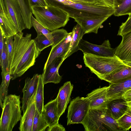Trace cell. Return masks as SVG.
Segmentation results:
<instances>
[{
  "instance_id": "cell-29",
  "label": "cell",
  "mask_w": 131,
  "mask_h": 131,
  "mask_svg": "<svg viewBox=\"0 0 131 131\" xmlns=\"http://www.w3.org/2000/svg\"><path fill=\"white\" fill-rule=\"evenodd\" d=\"M4 44L3 50L0 56V66L2 72L5 73L10 71L9 63L7 49V37L4 35Z\"/></svg>"
},
{
  "instance_id": "cell-16",
  "label": "cell",
  "mask_w": 131,
  "mask_h": 131,
  "mask_svg": "<svg viewBox=\"0 0 131 131\" xmlns=\"http://www.w3.org/2000/svg\"><path fill=\"white\" fill-rule=\"evenodd\" d=\"M122 40L115 48V54L123 61H131V31L122 36Z\"/></svg>"
},
{
  "instance_id": "cell-1",
  "label": "cell",
  "mask_w": 131,
  "mask_h": 131,
  "mask_svg": "<svg viewBox=\"0 0 131 131\" xmlns=\"http://www.w3.org/2000/svg\"><path fill=\"white\" fill-rule=\"evenodd\" d=\"M31 36V34L27 33L24 37L21 32L14 36L13 50L9 62L12 80L21 76L34 66L40 53Z\"/></svg>"
},
{
  "instance_id": "cell-20",
  "label": "cell",
  "mask_w": 131,
  "mask_h": 131,
  "mask_svg": "<svg viewBox=\"0 0 131 131\" xmlns=\"http://www.w3.org/2000/svg\"><path fill=\"white\" fill-rule=\"evenodd\" d=\"M131 78V67L125 65L104 77L103 80L111 84H116Z\"/></svg>"
},
{
  "instance_id": "cell-40",
  "label": "cell",
  "mask_w": 131,
  "mask_h": 131,
  "mask_svg": "<svg viewBox=\"0 0 131 131\" xmlns=\"http://www.w3.org/2000/svg\"><path fill=\"white\" fill-rule=\"evenodd\" d=\"M124 63L126 65L131 67V61H123Z\"/></svg>"
},
{
  "instance_id": "cell-13",
  "label": "cell",
  "mask_w": 131,
  "mask_h": 131,
  "mask_svg": "<svg viewBox=\"0 0 131 131\" xmlns=\"http://www.w3.org/2000/svg\"><path fill=\"white\" fill-rule=\"evenodd\" d=\"M73 88L70 81L66 82L61 87L57 97L58 115L60 117L64 112L69 102L70 96Z\"/></svg>"
},
{
  "instance_id": "cell-25",
  "label": "cell",
  "mask_w": 131,
  "mask_h": 131,
  "mask_svg": "<svg viewBox=\"0 0 131 131\" xmlns=\"http://www.w3.org/2000/svg\"><path fill=\"white\" fill-rule=\"evenodd\" d=\"M43 74H39V80L35 98L36 108L42 115L43 108Z\"/></svg>"
},
{
  "instance_id": "cell-15",
  "label": "cell",
  "mask_w": 131,
  "mask_h": 131,
  "mask_svg": "<svg viewBox=\"0 0 131 131\" xmlns=\"http://www.w3.org/2000/svg\"><path fill=\"white\" fill-rule=\"evenodd\" d=\"M72 34V32L69 33L68 36L57 44L52 46V48L44 67L50 63L57 57H61L64 59L69 47Z\"/></svg>"
},
{
  "instance_id": "cell-3",
  "label": "cell",
  "mask_w": 131,
  "mask_h": 131,
  "mask_svg": "<svg viewBox=\"0 0 131 131\" xmlns=\"http://www.w3.org/2000/svg\"><path fill=\"white\" fill-rule=\"evenodd\" d=\"M82 124L85 131H122L107 108H90Z\"/></svg>"
},
{
  "instance_id": "cell-22",
  "label": "cell",
  "mask_w": 131,
  "mask_h": 131,
  "mask_svg": "<svg viewBox=\"0 0 131 131\" xmlns=\"http://www.w3.org/2000/svg\"><path fill=\"white\" fill-rule=\"evenodd\" d=\"M71 40L68 50L65 55L64 60L79 50V43L85 34L81 27L78 24L73 27Z\"/></svg>"
},
{
  "instance_id": "cell-2",
  "label": "cell",
  "mask_w": 131,
  "mask_h": 131,
  "mask_svg": "<svg viewBox=\"0 0 131 131\" xmlns=\"http://www.w3.org/2000/svg\"><path fill=\"white\" fill-rule=\"evenodd\" d=\"M50 5L61 9L67 13L70 17L73 18L88 19L102 17H110L114 14L112 7L99 4L83 2L73 3L65 5L53 0H46Z\"/></svg>"
},
{
  "instance_id": "cell-37",
  "label": "cell",
  "mask_w": 131,
  "mask_h": 131,
  "mask_svg": "<svg viewBox=\"0 0 131 131\" xmlns=\"http://www.w3.org/2000/svg\"><path fill=\"white\" fill-rule=\"evenodd\" d=\"M4 35L1 31H0V56L2 54L4 44Z\"/></svg>"
},
{
  "instance_id": "cell-17",
  "label": "cell",
  "mask_w": 131,
  "mask_h": 131,
  "mask_svg": "<svg viewBox=\"0 0 131 131\" xmlns=\"http://www.w3.org/2000/svg\"><path fill=\"white\" fill-rule=\"evenodd\" d=\"M109 17H102L98 18L88 19H74L75 21L81 27L85 34L98 33L99 29Z\"/></svg>"
},
{
  "instance_id": "cell-30",
  "label": "cell",
  "mask_w": 131,
  "mask_h": 131,
  "mask_svg": "<svg viewBox=\"0 0 131 131\" xmlns=\"http://www.w3.org/2000/svg\"><path fill=\"white\" fill-rule=\"evenodd\" d=\"M33 40L40 52L47 47L53 45L52 42L41 33L37 34V37Z\"/></svg>"
},
{
  "instance_id": "cell-33",
  "label": "cell",
  "mask_w": 131,
  "mask_h": 131,
  "mask_svg": "<svg viewBox=\"0 0 131 131\" xmlns=\"http://www.w3.org/2000/svg\"><path fill=\"white\" fill-rule=\"evenodd\" d=\"M31 7L34 6H45L48 5L45 0H29Z\"/></svg>"
},
{
  "instance_id": "cell-35",
  "label": "cell",
  "mask_w": 131,
  "mask_h": 131,
  "mask_svg": "<svg viewBox=\"0 0 131 131\" xmlns=\"http://www.w3.org/2000/svg\"><path fill=\"white\" fill-rule=\"evenodd\" d=\"M48 131H66L65 128L60 124L58 123L50 127H48Z\"/></svg>"
},
{
  "instance_id": "cell-19",
  "label": "cell",
  "mask_w": 131,
  "mask_h": 131,
  "mask_svg": "<svg viewBox=\"0 0 131 131\" xmlns=\"http://www.w3.org/2000/svg\"><path fill=\"white\" fill-rule=\"evenodd\" d=\"M42 114L48 124V127L58 123L60 117L58 115L57 97L44 106Z\"/></svg>"
},
{
  "instance_id": "cell-9",
  "label": "cell",
  "mask_w": 131,
  "mask_h": 131,
  "mask_svg": "<svg viewBox=\"0 0 131 131\" xmlns=\"http://www.w3.org/2000/svg\"><path fill=\"white\" fill-rule=\"evenodd\" d=\"M79 50L81 51L83 53L109 57L116 56L115 49L111 47L108 40H105L101 45H97L91 43L82 39L79 42Z\"/></svg>"
},
{
  "instance_id": "cell-8",
  "label": "cell",
  "mask_w": 131,
  "mask_h": 131,
  "mask_svg": "<svg viewBox=\"0 0 131 131\" xmlns=\"http://www.w3.org/2000/svg\"><path fill=\"white\" fill-rule=\"evenodd\" d=\"M0 5L13 21L18 32L26 28L21 8L16 0H0Z\"/></svg>"
},
{
  "instance_id": "cell-34",
  "label": "cell",
  "mask_w": 131,
  "mask_h": 131,
  "mask_svg": "<svg viewBox=\"0 0 131 131\" xmlns=\"http://www.w3.org/2000/svg\"><path fill=\"white\" fill-rule=\"evenodd\" d=\"M115 1V0H95V3L114 8Z\"/></svg>"
},
{
  "instance_id": "cell-24",
  "label": "cell",
  "mask_w": 131,
  "mask_h": 131,
  "mask_svg": "<svg viewBox=\"0 0 131 131\" xmlns=\"http://www.w3.org/2000/svg\"><path fill=\"white\" fill-rule=\"evenodd\" d=\"M114 15L119 16L126 15L131 16V0H115Z\"/></svg>"
},
{
  "instance_id": "cell-28",
  "label": "cell",
  "mask_w": 131,
  "mask_h": 131,
  "mask_svg": "<svg viewBox=\"0 0 131 131\" xmlns=\"http://www.w3.org/2000/svg\"><path fill=\"white\" fill-rule=\"evenodd\" d=\"M116 121L122 131L128 130L131 128V110L128 107L124 114Z\"/></svg>"
},
{
  "instance_id": "cell-41",
  "label": "cell",
  "mask_w": 131,
  "mask_h": 131,
  "mask_svg": "<svg viewBox=\"0 0 131 131\" xmlns=\"http://www.w3.org/2000/svg\"><path fill=\"white\" fill-rule=\"evenodd\" d=\"M128 107L131 110V101L127 102Z\"/></svg>"
},
{
  "instance_id": "cell-27",
  "label": "cell",
  "mask_w": 131,
  "mask_h": 131,
  "mask_svg": "<svg viewBox=\"0 0 131 131\" xmlns=\"http://www.w3.org/2000/svg\"><path fill=\"white\" fill-rule=\"evenodd\" d=\"M48 127V124L43 115H41L36 108L32 131H44Z\"/></svg>"
},
{
  "instance_id": "cell-39",
  "label": "cell",
  "mask_w": 131,
  "mask_h": 131,
  "mask_svg": "<svg viewBox=\"0 0 131 131\" xmlns=\"http://www.w3.org/2000/svg\"><path fill=\"white\" fill-rule=\"evenodd\" d=\"M65 5L71 4L74 2L71 0H53Z\"/></svg>"
},
{
  "instance_id": "cell-32",
  "label": "cell",
  "mask_w": 131,
  "mask_h": 131,
  "mask_svg": "<svg viewBox=\"0 0 131 131\" xmlns=\"http://www.w3.org/2000/svg\"><path fill=\"white\" fill-rule=\"evenodd\" d=\"M14 37L7 38V49L9 63L11 59L13 49V40Z\"/></svg>"
},
{
  "instance_id": "cell-38",
  "label": "cell",
  "mask_w": 131,
  "mask_h": 131,
  "mask_svg": "<svg viewBox=\"0 0 131 131\" xmlns=\"http://www.w3.org/2000/svg\"><path fill=\"white\" fill-rule=\"evenodd\" d=\"M74 3L83 2L90 4L95 3V0H71Z\"/></svg>"
},
{
  "instance_id": "cell-18",
  "label": "cell",
  "mask_w": 131,
  "mask_h": 131,
  "mask_svg": "<svg viewBox=\"0 0 131 131\" xmlns=\"http://www.w3.org/2000/svg\"><path fill=\"white\" fill-rule=\"evenodd\" d=\"M131 89V78L121 82L111 84L107 92L108 98L111 101L122 99L124 94Z\"/></svg>"
},
{
  "instance_id": "cell-4",
  "label": "cell",
  "mask_w": 131,
  "mask_h": 131,
  "mask_svg": "<svg viewBox=\"0 0 131 131\" xmlns=\"http://www.w3.org/2000/svg\"><path fill=\"white\" fill-rule=\"evenodd\" d=\"M31 8L36 19L51 31L64 27L69 20L67 13L49 5L45 6H32Z\"/></svg>"
},
{
  "instance_id": "cell-10",
  "label": "cell",
  "mask_w": 131,
  "mask_h": 131,
  "mask_svg": "<svg viewBox=\"0 0 131 131\" xmlns=\"http://www.w3.org/2000/svg\"><path fill=\"white\" fill-rule=\"evenodd\" d=\"M64 60L63 57H57L50 63L44 67L42 73L44 85L48 83L58 84L60 82L62 76L59 75L58 70Z\"/></svg>"
},
{
  "instance_id": "cell-5",
  "label": "cell",
  "mask_w": 131,
  "mask_h": 131,
  "mask_svg": "<svg viewBox=\"0 0 131 131\" xmlns=\"http://www.w3.org/2000/svg\"><path fill=\"white\" fill-rule=\"evenodd\" d=\"M83 54V60L85 66L101 80L106 76L125 65L123 61L116 56L109 57L88 53Z\"/></svg>"
},
{
  "instance_id": "cell-7",
  "label": "cell",
  "mask_w": 131,
  "mask_h": 131,
  "mask_svg": "<svg viewBox=\"0 0 131 131\" xmlns=\"http://www.w3.org/2000/svg\"><path fill=\"white\" fill-rule=\"evenodd\" d=\"M90 103L86 97L78 96L72 100L68 107L67 125L82 124L90 109Z\"/></svg>"
},
{
  "instance_id": "cell-11",
  "label": "cell",
  "mask_w": 131,
  "mask_h": 131,
  "mask_svg": "<svg viewBox=\"0 0 131 131\" xmlns=\"http://www.w3.org/2000/svg\"><path fill=\"white\" fill-rule=\"evenodd\" d=\"M109 87L104 86L93 90L88 94L86 97L90 101V108H107L110 100L107 97Z\"/></svg>"
},
{
  "instance_id": "cell-14",
  "label": "cell",
  "mask_w": 131,
  "mask_h": 131,
  "mask_svg": "<svg viewBox=\"0 0 131 131\" xmlns=\"http://www.w3.org/2000/svg\"><path fill=\"white\" fill-rule=\"evenodd\" d=\"M39 77V74H36L34 75L32 78H27L25 79V85L22 90L23 95L21 109L23 113L26 111L30 99L36 91Z\"/></svg>"
},
{
  "instance_id": "cell-26",
  "label": "cell",
  "mask_w": 131,
  "mask_h": 131,
  "mask_svg": "<svg viewBox=\"0 0 131 131\" xmlns=\"http://www.w3.org/2000/svg\"><path fill=\"white\" fill-rule=\"evenodd\" d=\"M16 0L21 8L26 28L30 29L32 26L31 21V17L32 13L29 0Z\"/></svg>"
},
{
  "instance_id": "cell-31",
  "label": "cell",
  "mask_w": 131,
  "mask_h": 131,
  "mask_svg": "<svg viewBox=\"0 0 131 131\" xmlns=\"http://www.w3.org/2000/svg\"><path fill=\"white\" fill-rule=\"evenodd\" d=\"M130 31H131V16L128 17L125 22L122 23L119 27L117 35L122 36Z\"/></svg>"
},
{
  "instance_id": "cell-21",
  "label": "cell",
  "mask_w": 131,
  "mask_h": 131,
  "mask_svg": "<svg viewBox=\"0 0 131 131\" xmlns=\"http://www.w3.org/2000/svg\"><path fill=\"white\" fill-rule=\"evenodd\" d=\"M0 31L7 38L14 37L18 33L15 26L1 6L0 11Z\"/></svg>"
},
{
  "instance_id": "cell-23",
  "label": "cell",
  "mask_w": 131,
  "mask_h": 131,
  "mask_svg": "<svg viewBox=\"0 0 131 131\" xmlns=\"http://www.w3.org/2000/svg\"><path fill=\"white\" fill-rule=\"evenodd\" d=\"M128 107L127 102L122 99L110 101L107 106L112 115L116 120L124 114Z\"/></svg>"
},
{
  "instance_id": "cell-12",
  "label": "cell",
  "mask_w": 131,
  "mask_h": 131,
  "mask_svg": "<svg viewBox=\"0 0 131 131\" xmlns=\"http://www.w3.org/2000/svg\"><path fill=\"white\" fill-rule=\"evenodd\" d=\"M36 91L30 99L27 109L20 120L19 128L20 131H32L36 107L35 98Z\"/></svg>"
},
{
  "instance_id": "cell-6",
  "label": "cell",
  "mask_w": 131,
  "mask_h": 131,
  "mask_svg": "<svg viewBox=\"0 0 131 131\" xmlns=\"http://www.w3.org/2000/svg\"><path fill=\"white\" fill-rule=\"evenodd\" d=\"M20 95L10 94L3 103L0 119V131H12L22 117Z\"/></svg>"
},
{
  "instance_id": "cell-36",
  "label": "cell",
  "mask_w": 131,
  "mask_h": 131,
  "mask_svg": "<svg viewBox=\"0 0 131 131\" xmlns=\"http://www.w3.org/2000/svg\"><path fill=\"white\" fill-rule=\"evenodd\" d=\"M122 99L126 102L131 101V89L124 94L122 96Z\"/></svg>"
}]
</instances>
